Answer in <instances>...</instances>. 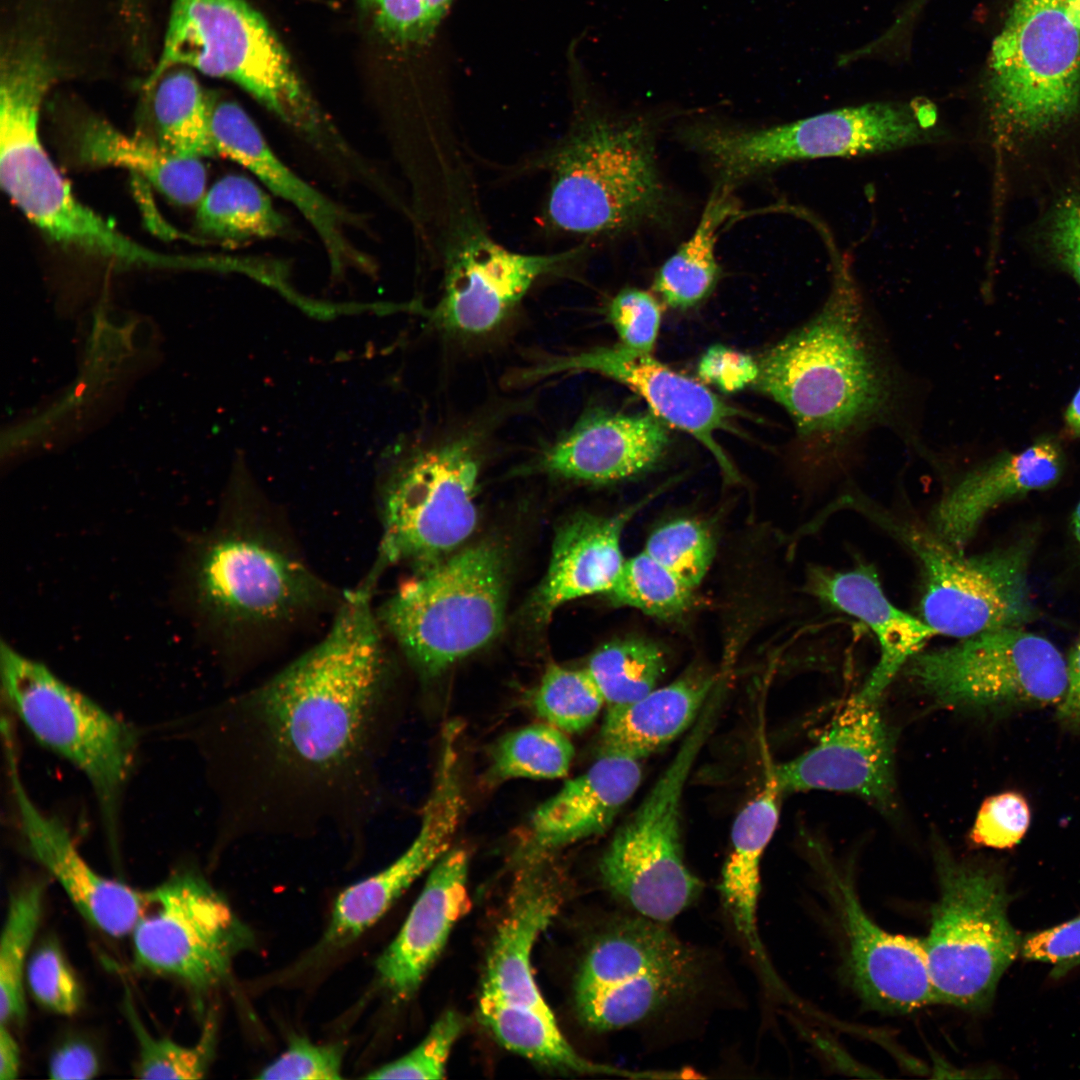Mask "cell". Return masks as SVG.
Here are the masks:
<instances>
[{
  "label": "cell",
  "instance_id": "6da1fadb",
  "mask_svg": "<svg viewBox=\"0 0 1080 1080\" xmlns=\"http://www.w3.org/2000/svg\"><path fill=\"white\" fill-rule=\"evenodd\" d=\"M369 590L324 638L222 709L235 832H361L376 814L389 665Z\"/></svg>",
  "mask_w": 1080,
  "mask_h": 1080
},
{
  "label": "cell",
  "instance_id": "7a4b0ae2",
  "mask_svg": "<svg viewBox=\"0 0 1080 1080\" xmlns=\"http://www.w3.org/2000/svg\"><path fill=\"white\" fill-rule=\"evenodd\" d=\"M758 390L790 415L824 476L842 469L847 447L876 426H897L905 386L867 318L845 263L819 312L757 360Z\"/></svg>",
  "mask_w": 1080,
  "mask_h": 1080
},
{
  "label": "cell",
  "instance_id": "3957f363",
  "mask_svg": "<svg viewBox=\"0 0 1080 1080\" xmlns=\"http://www.w3.org/2000/svg\"><path fill=\"white\" fill-rule=\"evenodd\" d=\"M654 132L641 116L619 117L577 95L564 133L521 168L548 176L544 227L589 239L663 222L669 199Z\"/></svg>",
  "mask_w": 1080,
  "mask_h": 1080
},
{
  "label": "cell",
  "instance_id": "277c9868",
  "mask_svg": "<svg viewBox=\"0 0 1080 1080\" xmlns=\"http://www.w3.org/2000/svg\"><path fill=\"white\" fill-rule=\"evenodd\" d=\"M173 67L233 82L314 145L333 130L282 42L247 0H171L143 88Z\"/></svg>",
  "mask_w": 1080,
  "mask_h": 1080
},
{
  "label": "cell",
  "instance_id": "5b68a950",
  "mask_svg": "<svg viewBox=\"0 0 1080 1080\" xmlns=\"http://www.w3.org/2000/svg\"><path fill=\"white\" fill-rule=\"evenodd\" d=\"M179 585L199 628L224 638L288 621L329 595L292 552L232 521L191 539Z\"/></svg>",
  "mask_w": 1080,
  "mask_h": 1080
},
{
  "label": "cell",
  "instance_id": "8992f818",
  "mask_svg": "<svg viewBox=\"0 0 1080 1080\" xmlns=\"http://www.w3.org/2000/svg\"><path fill=\"white\" fill-rule=\"evenodd\" d=\"M57 82L26 61L0 66V182L49 240L124 266H150L156 251L130 239L73 194L39 136L42 103Z\"/></svg>",
  "mask_w": 1080,
  "mask_h": 1080
},
{
  "label": "cell",
  "instance_id": "52a82bcc",
  "mask_svg": "<svg viewBox=\"0 0 1080 1080\" xmlns=\"http://www.w3.org/2000/svg\"><path fill=\"white\" fill-rule=\"evenodd\" d=\"M506 600L505 552L484 541L416 571L377 618L416 672L432 678L496 638Z\"/></svg>",
  "mask_w": 1080,
  "mask_h": 1080
},
{
  "label": "cell",
  "instance_id": "ba28073f",
  "mask_svg": "<svg viewBox=\"0 0 1080 1080\" xmlns=\"http://www.w3.org/2000/svg\"><path fill=\"white\" fill-rule=\"evenodd\" d=\"M933 859L939 897L923 940L936 1003L983 1011L1020 955L1022 936L1008 916L1012 897L991 866L961 860L938 841Z\"/></svg>",
  "mask_w": 1080,
  "mask_h": 1080
},
{
  "label": "cell",
  "instance_id": "9c48e42d",
  "mask_svg": "<svg viewBox=\"0 0 1080 1080\" xmlns=\"http://www.w3.org/2000/svg\"><path fill=\"white\" fill-rule=\"evenodd\" d=\"M936 110L931 104L869 103L836 109L766 128L696 124L685 142L704 155L719 185L735 184L788 162L854 157L930 141Z\"/></svg>",
  "mask_w": 1080,
  "mask_h": 1080
},
{
  "label": "cell",
  "instance_id": "30bf717a",
  "mask_svg": "<svg viewBox=\"0 0 1080 1080\" xmlns=\"http://www.w3.org/2000/svg\"><path fill=\"white\" fill-rule=\"evenodd\" d=\"M721 696L720 689L713 692L674 757L617 829L599 861L605 887L655 922L674 919L702 890L683 857L681 804L692 767L714 728Z\"/></svg>",
  "mask_w": 1080,
  "mask_h": 1080
},
{
  "label": "cell",
  "instance_id": "8fae6325",
  "mask_svg": "<svg viewBox=\"0 0 1080 1080\" xmlns=\"http://www.w3.org/2000/svg\"><path fill=\"white\" fill-rule=\"evenodd\" d=\"M987 99L998 137L1057 131L1080 106V27L1065 0H1014L994 40Z\"/></svg>",
  "mask_w": 1080,
  "mask_h": 1080
},
{
  "label": "cell",
  "instance_id": "7c38bea8",
  "mask_svg": "<svg viewBox=\"0 0 1080 1080\" xmlns=\"http://www.w3.org/2000/svg\"><path fill=\"white\" fill-rule=\"evenodd\" d=\"M913 554L921 576L920 618L936 635L962 639L1023 627L1035 615L1028 582L1032 544L964 556L928 527L878 509H860Z\"/></svg>",
  "mask_w": 1080,
  "mask_h": 1080
},
{
  "label": "cell",
  "instance_id": "4fadbf2b",
  "mask_svg": "<svg viewBox=\"0 0 1080 1080\" xmlns=\"http://www.w3.org/2000/svg\"><path fill=\"white\" fill-rule=\"evenodd\" d=\"M0 661L10 706L35 739L86 776L107 832L114 836L120 800L136 759L134 730L4 642Z\"/></svg>",
  "mask_w": 1080,
  "mask_h": 1080
},
{
  "label": "cell",
  "instance_id": "5bb4252c",
  "mask_svg": "<svg viewBox=\"0 0 1080 1080\" xmlns=\"http://www.w3.org/2000/svg\"><path fill=\"white\" fill-rule=\"evenodd\" d=\"M901 672L935 704L967 711L1057 705L1067 686V660L1023 627L922 649Z\"/></svg>",
  "mask_w": 1080,
  "mask_h": 1080
},
{
  "label": "cell",
  "instance_id": "9a60e30c",
  "mask_svg": "<svg viewBox=\"0 0 1080 1080\" xmlns=\"http://www.w3.org/2000/svg\"><path fill=\"white\" fill-rule=\"evenodd\" d=\"M479 472L477 453L465 439L429 447L399 468L382 493L381 541L365 583L372 587L392 564L418 571L460 550L478 521Z\"/></svg>",
  "mask_w": 1080,
  "mask_h": 1080
},
{
  "label": "cell",
  "instance_id": "2e32d148",
  "mask_svg": "<svg viewBox=\"0 0 1080 1080\" xmlns=\"http://www.w3.org/2000/svg\"><path fill=\"white\" fill-rule=\"evenodd\" d=\"M702 968L698 954L662 923L621 920L585 955L575 985L578 1015L599 1031L635 1025L695 992Z\"/></svg>",
  "mask_w": 1080,
  "mask_h": 1080
},
{
  "label": "cell",
  "instance_id": "e0dca14e",
  "mask_svg": "<svg viewBox=\"0 0 1080 1080\" xmlns=\"http://www.w3.org/2000/svg\"><path fill=\"white\" fill-rule=\"evenodd\" d=\"M587 243L560 252L514 251L489 232L477 192L449 210L437 241L442 293L432 318L441 329L480 335L495 329L542 277L585 256Z\"/></svg>",
  "mask_w": 1080,
  "mask_h": 1080
},
{
  "label": "cell",
  "instance_id": "ac0fdd59",
  "mask_svg": "<svg viewBox=\"0 0 1080 1080\" xmlns=\"http://www.w3.org/2000/svg\"><path fill=\"white\" fill-rule=\"evenodd\" d=\"M136 965L206 992L229 977L253 935L225 898L200 874L181 871L146 890L132 932Z\"/></svg>",
  "mask_w": 1080,
  "mask_h": 1080
},
{
  "label": "cell",
  "instance_id": "d6986e66",
  "mask_svg": "<svg viewBox=\"0 0 1080 1080\" xmlns=\"http://www.w3.org/2000/svg\"><path fill=\"white\" fill-rule=\"evenodd\" d=\"M460 736L459 729L451 726L441 733L432 785L417 835L391 864L339 894L322 947L336 949L358 938L450 850L464 809Z\"/></svg>",
  "mask_w": 1080,
  "mask_h": 1080
},
{
  "label": "cell",
  "instance_id": "ffe728a7",
  "mask_svg": "<svg viewBox=\"0 0 1080 1080\" xmlns=\"http://www.w3.org/2000/svg\"><path fill=\"white\" fill-rule=\"evenodd\" d=\"M587 371L614 379L639 394L656 417L691 434L705 446L727 478L738 479V473L717 443L715 433L719 430L738 433L733 421L744 413L701 383L662 364L651 353L636 351L621 343L597 347L547 359L524 371L519 378L530 383L559 374Z\"/></svg>",
  "mask_w": 1080,
  "mask_h": 1080
},
{
  "label": "cell",
  "instance_id": "44dd1931",
  "mask_svg": "<svg viewBox=\"0 0 1080 1080\" xmlns=\"http://www.w3.org/2000/svg\"><path fill=\"white\" fill-rule=\"evenodd\" d=\"M770 771L782 794L841 792L881 810L895 808L894 737L879 702L858 693L846 701L813 747Z\"/></svg>",
  "mask_w": 1080,
  "mask_h": 1080
},
{
  "label": "cell",
  "instance_id": "7402d4cb",
  "mask_svg": "<svg viewBox=\"0 0 1080 1080\" xmlns=\"http://www.w3.org/2000/svg\"><path fill=\"white\" fill-rule=\"evenodd\" d=\"M817 866L844 934L849 975L872 1008L909 1013L936 1003L924 940L891 934L863 909L848 873L821 847Z\"/></svg>",
  "mask_w": 1080,
  "mask_h": 1080
},
{
  "label": "cell",
  "instance_id": "603a6c76",
  "mask_svg": "<svg viewBox=\"0 0 1080 1080\" xmlns=\"http://www.w3.org/2000/svg\"><path fill=\"white\" fill-rule=\"evenodd\" d=\"M9 778L18 826L31 855L58 881L79 913L103 933L131 934L146 902V891L96 872L56 817L41 811L20 779L10 737L6 735Z\"/></svg>",
  "mask_w": 1080,
  "mask_h": 1080
},
{
  "label": "cell",
  "instance_id": "cb8c5ba5",
  "mask_svg": "<svg viewBox=\"0 0 1080 1080\" xmlns=\"http://www.w3.org/2000/svg\"><path fill=\"white\" fill-rule=\"evenodd\" d=\"M668 443L666 425L653 413L596 409L545 451L540 467L577 482H618L654 468Z\"/></svg>",
  "mask_w": 1080,
  "mask_h": 1080
},
{
  "label": "cell",
  "instance_id": "d4e9b609",
  "mask_svg": "<svg viewBox=\"0 0 1080 1080\" xmlns=\"http://www.w3.org/2000/svg\"><path fill=\"white\" fill-rule=\"evenodd\" d=\"M642 780L638 759L600 752L531 814L520 846V861L551 856L557 850L604 833L635 794Z\"/></svg>",
  "mask_w": 1080,
  "mask_h": 1080
},
{
  "label": "cell",
  "instance_id": "484cf974",
  "mask_svg": "<svg viewBox=\"0 0 1080 1080\" xmlns=\"http://www.w3.org/2000/svg\"><path fill=\"white\" fill-rule=\"evenodd\" d=\"M805 591L821 603L857 618L874 634L880 656L858 694L878 701L912 656L935 631L920 617L897 608L886 596L875 569L859 563L848 570L813 565Z\"/></svg>",
  "mask_w": 1080,
  "mask_h": 1080
},
{
  "label": "cell",
  "instance_id": "4316f807",
  "mask_svg": "<svg viewBox=\"0 0 1080 1080\" xmlns=\"http://www.w3.org/2000/svg\"><path fill=\"white\" fill-rule=\"evenodd\" d=\"M468 868L465 849L446 852L432 867L399 933L378 957L379 981L394 999L415 993L454 925L470 910Z\"/></svg>",
  "mask_w": 1080,
  "mask_h": 1080
},
{
  "label": "cell",
  "instance_id": "83f0119b",
  "mask_svg": "<svg viewBox=\"0 0 1080 1080\" xmlns=\"http://www.w3.org/2000/svg\"><path fill=\"white\" fill-rule=\"evenodd\" d=\"M211 130L217 154L247 168L273 193L290 202L318 234L335 270L361 263L349 242L344 210L294 173L273 152L250 116L237 103L213 97Z\"/></svg>",
  "mask_w": 1080,
  "mask_h": 1080
},
{
  "label": "cell",
  "instance_id": "f1b7e54d",
  "mask_svg": "<svg viewBox=\"0 0 1080 1080\" xmlns=\"http://www.w3.org/2000/svg\"><path fill=\"white\" fill-rule=\"evenodd\" d=\"M549 858L522 862L488 954L483 987L508 1001L554 1015L538 989L531 965L536 940L563 898L561 875Z\"/></svg>",
  "mask_w": 1080,
  "mask_h": 1080
},
{
  "label": "cell",
  "instance_id": "f546056e",
  "mask_svg": "<svg viewBox=\"0 0 1080 1080\" xmlns=\"http://www.w3.org/2000/svg\"><path fill=\"white\" fill-rule=\"evenodd\" d=\"M1063 454L1051 440L1006 453L965 474L939 499L929 528L963 553L988 513L1000 504L1053 486L1063 472Z\"/></svg>",
  "mask_w": 1080,
  "mask_h": 1080
},
{
  "label": "cell",
  "instance_id": "4dcf8cb0",
  "mask_svg": "<svg viewBox=\"0 0 1080 1080\" xmlns=\"http://www.w3.org/2000/svg\"><path fill=\"white\" fill-rule=\"evenodd\" d=\"M640 507L641 503L610 516L580 513L561 525L546 575L530 601L536 624H546L567 602L612 590L626 560L621 548L624 529Z\"/></svg>",
  "mask_w": 1080,
  "mask_h": 1080
},
{
  "label": "cell",
  "instance_id": "1f68e13d",
  "mask_svg": "<svg viewBox=\"0 0 1080 1080\" xmlns=\"http://www.w3.org/2000/svg\"><path fill=\"white\" fill-rule=\"evenodd\" d=\"M713 674L688 672L644 697L609 705L600 731V752L641 760L690 729L712 693Z\"/></svg>",
  "mask_w": 1080,
  "mask_h": 1080
},
{
  "label": "cell",
  "instance_id": "d6a6232c",
  "mask_svg": "<svg viewBox=\"0 0 1080 1080\" xmlns=\"http://www.w3.org/2000/svg\"><path fill=\"white\" fill-rule=\"evenodd\" d=\"M70 137L83 164L127 168L181 205L199 203L205 194L206 170L200 159L173 156L155 139L127 135L94 114L76 118Z\"/></svg>",
  "mask_w": 1080,
  "mask_h": 1080
},
{
  "label": "cell",
  "instance_id": "836d02e7",
  "mask_svg": "<svg viewBox=\"0 0 1080 1080\" xmlns=\"http://www.w3.org/2000/svg\"><path fill=\"white\" fill-rule=\"evenodd\" d=\"M780 791L770 769L762 789L738 813L731 830V849L719 885L732 921L754 956L770 972L760 941L757 908L761 860L779 820Z\"/></svg>",
  "mask_w": 1080,
  "mask_h": 1080
},
{
  "label": "cell",
  "instance_id": "e575fe53",
  "mask_svg": "<svg viewBox=\"0 0 1080 1080\" xmlns=\"http://www.w3.org/2000/svg\"><path fill=\"white\" fill-rule=\"evenodd\" d=\"M479 1012L483 1023L502 1045L541 1065L589 1074L665 1077V1073L627 1071L581 1057L562 1035L554 1015L508 1001L486 987L481 990Z\"/></svg>",
  "mask_w": 1080,
  "mask_h": 1080
},
{
  "label": "cell",
  "instance_id": "d590c367",
  "mask_svg": "<svg viewBox=\"0 0 1080 1080\" xmlns=\"http://www.w3.org/2000/svg\"><path fill=\"white\" fill-rule=\"evenodd\" d=\"M732 189L717 185L692 235L656 272L653 290L669 307H693L715 288L720 276L715 255L719 231L739 210Z\"/></svg>",
  "mask_w": 1080,
  "mask_h": 1080
},
{
  "label": "cell",
  "instance_id": "8d00e7d4",
  "mask_svg": "<svg viewBox=\"0 0 1080 1080\" xmlns=\"http://www.w3.org/2000/svg\"><path fill=\"white\" fill-rule=\"evenodd\" d=\"M194 72L173 67L144 88L150 93L156 142L184 159L217 154L211 130L213 97L204 91Z\"/></svg>",
  "mask_w": 1080,
  "mask_h": 1080
},
{
  "label": "cell",
  "instance_id": "74e56055",
  "mask_svg": "<svg viewBox=\"0 0 1080 1080\" xmlns=\"http://www.w3.org/2000/svg\"><path fill=\"white\" fill-rule=\"evenodd\" d=\"M198 204L197 229L223 244L240 245L274 238L287 227L286 219L267 193L242 175L221 178Z\"/></svg>",
  "mask_w": 1080,
  "mask_h": 1080
},
{
  "label": "cell",
  "instance_id": "f35d334b",
  "mask_svg": "<svg viewBox=\"0 0 1080 1080\" xmlns=\"http://www.w3.org/2000/svg\"><path fill=\"white\" fill-rule=\"evenodd\" d=\"M44 886L31 882L10 897L0 940V1023L26 1017L24 976L42 914Z\"/></svg>",
  "mask_w": 1080,
  "mask_h": 1080
},
{
  "label": "cell",
  "instance_id": "ab89813d",
  "mask_svg": "<svg viewBox=\"0 0 1080 1080\" xmlns=\"http://www.w3.org/2000/svg\"><path fill=\"white\" fill-rule=\"evenodd\" d=\"M566 733L539 723L504 736L492 751L487 779L501 783L511 779H557L565 776L574 758Z\"/></svg>",
  "mask_w": 1080,
  "mask_h": 1080
},
{
  "label": "cell",
  "instance_id": "60d3db41",
  "mask_svg": "<svg viewBox=\"0 0 1080 1080\" xmlns=\"http://www.w3.org/2000/svg\"><path fill=\"white\" fill-rule=\"evenodd\" d=\"M605 703L625 704L654 690L666 671V657L654 642L629 638L597 649L585 667Z\"/></svg>",
  "mask_w": 1080,
  "mask_h": 1080
},
{
  "label": "cell",
  "instance_id": "b9f144b4",
  "mask_svg": "<svg viewBox=\"0 0 1080 1080\" xmlns=\"http://www.w3.org/2000/svg\"><path fill=\"white\" fill-rule=\"evenodd\" d=\"M607 596L616 605L672 622L691 610L695 589L642 551L625 560L620 576Z\"/></svg>",
  "mask_w": 1080,
  "mask_h": 1080
},
{
  "label": "cell",
  "instance_id": "7bdbcfd3",
  "mask_svg": "<svg viewBox=\"0 0 1080 1080\" xmlns=\"http://www.w3.org/2000/svg\"><path fill=\"white\" fill-rule=\"evenodd\" d=\"M125 1015L137 1040L135 1073L141 1079H200L205 1077L214 1056L216 1024L207 1020L198 1041L181 1045L169 1038L152 1035L143 1025L131 999H125Z\"/></svg>",
  "mask_w": 1080,
  "mask_h": 1080
},
{
  "label": "cell",
  "instance_id": "ee69618b",
  "mask_svg": "<svg viewBox=\"0 0 1080 1080\" xmlns=\"http://www.w3.org/2000/svg\"><path fill=\"white\" fill-rule=\"evenodd\" d=\"M605 700L584 669L550 665L536 689L533 706L537 715L565 733L588 728L598 717Z\"/></svg>",
  "mask_w": 1080,
  "mask_h": 1080
},
{
  "label": "cell",
  "instance_id": "f6af8a7d",
  "mask_svg": "<svg viewBox=\"0 0 1080 1080\" xmlns=\"http://www.w3.org/2000/svg\"><path fill=\"white\" fill-rule=\"evenodd\" d=\"M643 551L696 589L713 562L715 542L703 523L679 518L656 528Z\"/></svg>",
  "mask_w": 1080,
  "mask_h": 1080
},
{
  "label": "cell",
  "instance_id": "bcb514c9",
  "mask_svg": "<svg viewBox=\"0 0 1080 1080\" xmlns=\"http://www.w3.org/2000/svg\"><path fill=\"white\" fill-rule=\"evenodd\" d=\"M26 980L33 997L44 1008L64 1016L79 1011L82 989L55 939L43 941L30 956Z\"/></svg>",
  "mask_w": 1080,
  "mask_h": 1080
},
{
  "label": "cell",
  "instance_id": "7dc6e473",
  "mask_svg": "<svg viewBox=\"0 0 1080 1080\" xmlns=\"http://www.w3.org/2000/svg\"><path fill=\"white\" fill-rule=\"evenodd\" d=\"M377 30L400 46L427 43L453 0H361Z\"/></svg>",
  "mask_w": 1080,
  "mask_h": 1080
},
{
  "label": "cell",
  "instance_id": "c3c4849f",
  "mask_svg": "<svg viewBox=\"0 0 1080 1080\" xmlns=\"http://www.w3.org/2000/svg\"><path fill=\"white\" fill-rule=\"evenodd\" d=\"M464 1028L460 1015L445 1012L413 1050L365 1076L367 1079H441L452 1047Z\"/></svg>",
  "mask_w": 1080,
  "mask_h": 1080
},
{
  "label": "cell",
  "instance_id": "681fc988",
  "mask_svg": "<svg viewBox=\"0 0 1080 1080\" xmlns=\"http://www.w3.org/2000/svg\"><path fill=\"white\" fill-rule=\"evenodd\" d=\"M1030 819L1029 805L1020 793H999L983 801L969 838L977 846L1012 848L1024 837Z\"/></svg>",
  "mask_w": 1080,
  "mask_h": 1080
},
{
  "label": "cell",
  "instance_id": "f907efd6",
  "mask_svg": "<svg viewBox=\"0 0 1080 1080\" xmlns=\"http://www.w3.org/2000/svg\"><path fill=\"white\" fill-rule=\"evenodd\" d=\"M607 315L622 345L645 353L653 351L660 328L661 308L651 293L624 288L610 300Z\"/></svg>",
  "mask_w": 1080,
  "mask_h": 1080
},
{
  "label": "cell",
  "instance_id": "816d5d0a",
  "mask_svg": "<svg viewBox=\"0 0 1080 1080\" xmlns=\"http://www.w3.org/2000/svg\"><path fill=\"white\" fill-rule=\"evenodd\" d=\"M343 1047L315 1045L295 1036L288 1048L260 1071L258 1079L338 1080L342 1079Z\"/></svg>",
  "mask_w": 1080,
  "mask_h": 1080
},
{
  "label": "cell",
  "instance_id": "f5cc1de1",
  "mask_svg": "<svg viewBox=\"0 0 1080 1080\" xmlns=\"http://www.w3.org/2000/svg\"><path fill=\"white\" fill-rule=\"evenodd\" d=\"M1020 955L1025 960L1051 965L1050 976L1054 979L1066 976L1080 964V914L1022 936Z\"/></svg>",
  "mask_w": 1080,
  "mask_h": 1080
},
{
  "label": "cell",
  "instance_id": "db71d44e",
  "mask_svg": "<svg viewBox=\"0 0 1080 1080\" xmlns=\"http://www.w3.org/2000/svg\"><path fill=\"white\" fill-rule=\"evenodd\" d=\"M1043 237L1050 255L1080 285V194L1065 195L1055 204Z\"/></svg>",
  "mask_w": 1080,
  "mask_h": 1080
},
{
  "label": "cell",
  "instance_id": "11a10c76",
  "mask_svg": "<svg viewBox=\"0 0 1080 1080\" xmlns=\"http://www.w3.org/2000/svg\"><path fill=\"white\" fill-rule=\"evenodd\" d=\"M758 371L757 360L750 355L719 344L711 346L698 363V375L726 393L754 384Z\"/></svg>",
  "mask_w": 1080,
  "mask_h": 1080
},
{
  "label": "cell",
  "instance_id": "9f6ffc18",
  "mask_svg": "<svg viewBox=\"0 0 1080 1080\" xmlns=\"http://www.w3.org/2000/svg\"><path fill=\"white\" fill-rule=\"evenodd\" d=\"M99 1071L95 1051L81 1041H70L55 1051L49 1061L51 1079H90Z\"/></svg>",
  "mask_w": 1080,
  "mask_h": 1080
},
{
  "label": "cell",
  "instance_id": "6f0895ef",
  "mask_svg": "<svg viewBox=\"0 0 1080 1080\" xmlns=\"http://www.w3.org/2000/svg\"><path fill=\"white\" fill-rule=\"evenodd\" d=\"M1057 719L1080 729V630L1067 659V686L1062 700L1057 704Z\"/></svg>",
  "mask_w": 1080,
  "mask_h": 1080
},
{
  "label": "cell",
  "instance_id": "680465c9",
  "mask_svg": "<svg viewBox=\"0 0 1080 1080\" xmlns=\"http://www.w3.org/2000/svg\"><path fill=\"white\" fill-rule=\"evenodd\" d=\"M20 1048L9 1029L0 1023V1080L17 1078L20 1070Z\"/></svg>",
  "mask_w": 1080,
  "mask_h": 1080
},
{
  "label": "cell",
  "instance_id": "91938a15",
  "mask_svg": "<svg viewBox=\"0 0 1080 1080\" xmlns=\"http://www.w3.org/2000/svg\"><path fill=\"white\" fill-rule=\"evenodd\" d=\"M1065 423L1073 436H1080V387L1067 407Z\"/></svg>",
  "mask_w": 1080,
  "mask_h": 1080
},
{
  "label": "cell",
  "instance_id": "94428289",
  "mask_svg": "<svg viewBox=\"0 0 1080 1080\" xmlns=\"http://www.w3.org/2000/svg\"><path fill=\"white\" fill-rule=\"evenodd\" d=\"M140 1L141 0H120L122 15L125 16L126 20L133 21L138 19L140 16L138 13L141 9Z\"/></svg>",
  "mask_w": 1080,
  "mask_h": 1080
},
{
  "label": "cell",
  "instance_id": "6125c7cd",
  "mask_svg": "<svg viewBox=\"0 0 1080 1080\" xmlns=\"http://www.w3.org/2000/svg\"><path fill=\"white\" fill-rule=\"evenodd\" d=\"M1065 2L1070 16L1080 27V0H1065Z\"/></svg>",
  "mask_w": 1080,
  "mask_h": 1080
},
{
  "label": "cell",
  "instance_id": "be15d7a7",
  "mask_svg": "<svg viewBox=\"0 0 1080 1080\" xmlns=\"http://www.w3.org/2000/svg\"><path fill=\"white\" fill-rule=\"evenodd\" d=\"M926 0H913V2L907 7L905 14L908 17L914 16L916 11L923 5Z\"/></svg>",
  "mask_w": 1080,
  "mask_h": 1080
}]
</instances>
